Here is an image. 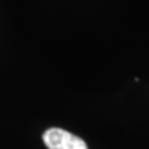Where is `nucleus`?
I'll use <instances>...</instances> for the list:
<instances>
[{
	"label": "nucleus",
	"mask_w": 149,
	"mask_h": 149,
	"mask_svg": "<svg viewBox=\"0 0 149 149\" xmlns=\"http://www.w3.org/2000/svg\"><path fill=\"white\" fill-rule=\"evenodd\" d=\"M43 142L48 149H88L80 137L57 127L44 131Z\"/></svg>",
	"instance_id": "obj_1"
}]
</instances>
